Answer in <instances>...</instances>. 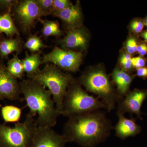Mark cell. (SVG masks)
Segmentation results:
<instances>
[{
  "label": "cell",
  "instance_id": "obj_1",
  "mask_svg": "<svg viewBox=\"0 0 147 147\" xmlns=\"http://www.w3.org/2000/svg\"><path fill=\"white\" fill-rule=\"evenodd\" d=\"M62 135L67 143L88 146L100 142L110 133L111 124L103 113L93 112L68 117Z\"/></svg>",
  "mask_w": 147,
  "mask_h": 147
},
{
  "label": "cell",
  "instance_id": "obj_2",
  "mask_svg": "<svg viewBox=\"0 0 147 147\" xmlns=\"http://www.w3.org/2000/svg\"><path fill=\"white\" fill-rule=\"evenodd\" d=\"M21 93L24 96L29 114L35 117L38 127H53L56 125L58 113L51 92L32 79H24L19 83Z\"/></svg>",
  "mask_w": 147,
  "mask_h": 147
},
{
  "label": "cell",
  "instance_id": "obj_3",
  "mask_svg": "<svg viewBox=\"0 0 147 147\" xmlns=\"http://www.w3.org/2000/svg\"><path fill=\"white\" fill-rule=\"evenodd\" d=\"M29 79L45 87L52 94L56 109L61 115L65 96L67 89L73 82L71 76L63 73L53 64H47Z\"/></svg>",
  "mask_w": 147,
  "mask_h": 147
},
{
  "label": "cell",
  "instance_id": "obj_4",
  "mask_svg": "<svg viewBox=\"0 0 147 147\" xmlns=\"http://www.w3.org/2000/svg\"><path fill=\"white\" fill-rule=\"evenodd\" d=\"M102 108L106 109L104 102L87 94L79 84L73 81L65 96L61 115L69 117Z\"/></svg>",
  "mask_w": 147,
  "mask_h": 147
},
{
  "label": "cell",
  "instance_id": "obj_5",
  "mask_svg": "<svg viewBox=\"0 0 147 147\" xmlns=\"http://www.w3.org/2000/svg\"><path fill=\"white\" fill-rule=\"evenodd\" d=\"M34 117L28 113L23 122L13 127L0 123V147H31L38 127Z\"/></svg>",
  "mask_w": 147,
  "mask_h": 147
},
{
  "label": "cell",
  "instance_id": "obj_6",
  "mask_svg": "<svg viewBox=\"0 0 147 147\" xmlns=\"http://www.w3.org/2000/svg\"><path fill=\"white\" fill-rule=\"evenodd\" d=\"M81 82L88 90L97 94L102 98V101L108 111L115 108L118 100L104 71L99 70L90 72L82 76Z\"/></svg>",
  "mask_w": 147,
  "mask_h": 147
},
{
  "label": "cell",
  "instance_id": "obj_7",
  "mask_svg": "<svg viewBox=\"0 0 147 147\" xmlns=\"http://www.w3.org/2000/svg\"><path fill=\"white\" fill-rule=\"evenodd\" d=\"M82 59L81 52L55 46L50 53L44 55L42 58V63H52L60 69L75 72L79 69Z\"/></svg>",
  "mask_w": 147,
  "mask_h": 147
},
{
  "label": "cell",
  "instance_id": "obj_8",
  "mask_svg": "<svg viewBox=\"0 0 147 147\" xmlns=\"http://www.w3.org/2000/svg\"><path fill=\"white\" fill-rule=\"evenodd\" d=\"M12 9L14 19L26 33L29 32L35 21L42 16L36 1L34 0L17 1Z\"/></svg>",
  "mask_w": 147,
  "mask_h": 147
},
{
  "label": "cell",
  "instance_id": "obj_9",
  "mask_svg": "<svg viewBox=\"0 0 147 147\" xmlns=\"http://www.w3.org/2000/svg\"><path fill=\"white\" fill-rule=\"evenodd\" d=\"M21 92L17 79L7 71L6 67L0 64V100L14 101L20 99Z\"/></svg>",
  "mask_w": 147,
  "mask_h": 147
},
{
  "label": "cell",
  "instance_id": "obj_10",
  "mask_svg": "<svg viewBox=\"0 0 147 147\" xmlns=\"http://www.w3.org/2000/svg\"><path fill=\"white\" fill-rule=\"evenodd\" d=\"M66 143L62 134H59L52 127H37L31 147H65Z\"/></svg>",
  "mask_w": 147,
  "mask_h": 147
},
{
  "label": "cell",
  "instance_id": "obj_11",
  "mask_svg": "<svg viewBox=\"0 0 147 147\" xmlns=\"http://www.w3.org/2000/svg\"><path fill=\"white\" fill-rule=\"evenodd\" d=\"M147 97V90L136 89L127 95L126 97L119 104L117 113L124 114L125 112L137 115L142 119L141 108Z\"/></svg>",
  "mask_w": 147,
  "mask_h": 147
},
{
  "label": "cell",
  "instance_id": "obj_12",
  "mask_svg": "<svg viewBox=\"0 0 147 147\" xmlns=\"http://www.w3.org/2000/svg\"><path fill=\"white\" fill-rule=\"evenodd\" d=\"M60 44L63 47L67 49L83 50L86 47V35L82 29H72L61 40Z\"/></svg>",
  "mask_w": 147,
  "mask_h": 147
},
{
  "label": "cell",
  "instance_id": "obj_13",
  "mask_svg": "<svg viewBox=\"0 0 147 147\" xmlns=\"http://www.w3.org/2000/svg\"><path fill=\"white\" fill-rule=\"evenodd\" d=\"M118 122L115 127L117 136L122 139L135 136L141 132L142 128L136 123L135 121L126 118L123 114L117 113Z\"/></svg>",
  "mask_w": 147,
  "mask_h": 147
},
{
  "label": "cell",
  "instance_id": "obj_14",
  "mask_svg": "<svg viewBox=\"0 0 147 147\" xmlns=\"http://www.w3.org/2000/svg\"><path fill=\"white\" fill-rule=\"evenodd\" d=\"M52 15L58 17L69 26H79L82 19V12L78 4H72L61 11L55 12Z\"/></svg>",
  "mask_w": 147,
  "mask_h": 147
},
{
  "label": "cell",
  "instance_id": "obj_15",
  "mask_svg": "<svg viewBox=\"0 0 147 147\" xmlns=\"http://www.w3.org/2000/svg\"><path fill=\"white\" fill-rule=\"evenodd\" d=\"M113 81L121 95L126 94L132 81V77L125 71L117 69L113 74Z\"/></svg>",
  "mask_w": 147,
  "mask_h": 147
},
{
  "label": "cell",
  "instance_id": "obj_16",
  "mask_svg": "<svg viewBox=\"0 0 147 147\" xmlns=\"http://www.w3.org/2000/svg\"><path fill=\"white\" fill-rule=\"evenodd\" d=\"M24 72L30 78L39 70L40 65L42 64V59L38 54L29 55L26 52V57L22 61Z\"/></svg>",
  "mask_w": 147,
  "mask_h": 147
},
{
  "label": "cell",
  "instance_id": "obj_17",
  "mask_svg": "<svg viewBox=\"0 0 147 147\" xmlns=\"http://www.w3.org/2000/svg\"><path fill=\"white\" fill-rule=\"evenodd\" d=\"M21 40L18 38H6L0 41V58L6 59L14 52H20Z\"/></svg>",
  "mask_w": 147,
  "mask_h": 147
},
{
  "label": "cell",
  "instance_id": "obj_18",
  "mask_svg": "<svg viewBox=\"0 0 147 147\" xmlns=\"http://www.w3.org/2000/svg\"><path fill=\"white\" fill-rule=\"evenodd\" d=\"M5 34L8 37L19 35L18 29L14 24L11 12L0 14V34Z\"/></svg>",
  "mask_w": 147,
  "mask_h": 147
},
{
  "label": "cell",
  "instance_id": "obj_19",
  "mask_svg": "<svg viewBox=\"0 0 147 147\" xmlns=\"http://www.w3.org/2000/svg\"><path fill=\"white\" fill-rule=\"evenodd\" d=\"M1 113L5 123H16L21 118L22 110L14 105H5L1 107Z\"/></svg>",
  "mask_w": 147,
  "mask_h": 147
},
{
  "label": "cell",
  "instance_id": "obj_20",
  "mask_svg": "<svg viewBox=\"0 0 147 147\" xmlns=\"http://www.w3.org/2000/svg\"><path fill=\"white\" fill-rule=\"evenodd\" d=\"M7 69L11 75L16 79H22L24 72L22 61L18 55H13V57L9 61Z\"/></svg>",
  "mask_w": 147,
  "mask_h": 147
},
{
  "label": "cell",
  "instance_id": "obj_21",
  "mask_svg": "<svg viewBox=\"0 0 147 147\" xmlns=\"http://www.w3.org/2000/svg\"><path fill=\"white\" fill-rule=\"evenodd\" d=\"M42 24V32L45 36H59L61 35V30L57 21L40 20Z\"/></svg>",
  "mask_w": 147,
  "mask_h": 147
},
{
  "label": "cell",
  "instance_id": "obj_22",
  "mask_svg": "<svg viewBox=\"0 0 147 147\" xmlns=\"http://www.w3.org/2000/svg\"><path fill=\"white\" fill-rule=\"evenodd\" d=\"M24 45L26 48L32 52L39 51L41 48L45 47L42 40L36 35L30 36Z\"/></svg>",
  "mask_w": 147,
  "mask_h": 147
},
{
  "label": "cell",
  "instance_id": "obj_23",
  "mask_svg": "<svg viewBox=\"0 0 147 147\" xmlns=\"http://www.w3.org/2000/svg\"><path fill=\"white\" fill-rule=\"evenodd\" d=\"M36 1L42 16L53 14V0H37Z\"/></svg>",
  "mask_w": 147,
  "mask_h": 147
},
{
  "label": "cell",
  "instance_id": "obj_24",
  "mask_svg": "<svg viewBox=\"0 0 147 147\" xmlns=\"http://www.w3.org/2000/svg\"><path fill=\"white\" fill-rule=\"evenodd\" d=\"M72 5L68 0H53V13L63 10Z\"/></svg>",
  "mask_w": 147,
  "mask_h": 147
},
{
  "label": "cell",
  "instance_id": "obj_25",
  "mask_svg": "<svg viewBox=\"0 0 147 147\" xmlns=\"http://www.w3.org/2000/svg\"><path fill=\"white\" fill-rule=\"evenodd\" d=\"M17 2V1L13 0H0V10L11 12Z\"/></svg>",
  "mask_w": 147,
  "mask_h": 147
},
{
  "label": "cell",
  "instance_id": "obj_26",
  "mask_svg": "<svg viewBox=\"0 0 147 147\" xmlns=\"http://www.w3.org/2000/svg\"><path fill=\"white\" fill-rule=\"evenodd\" d=\"M138 46L137 40L135 38H129L127 40L126 45V50L128 54L131 55L137 52Z\"/></svg>",
  "mask_w": 147,
  "mask_h": 147
},
{
  "label": "cell",
  "instance_id": "obj_27",
  "mask_svg": "<svg viewBox=\"0 0 147 147\" xmlns=\"http://www.w3.org/2000/svg\"><path fill=\"white\" fill-rule=\"evenodd\" d=\"M120 63L125 69L129 70L132 67L131 64V55L129 54H125L122 55L121 58Z\"/></svg>",
  "mask_w": 147,
  "mask_h": 147
},
{
  "label": "cell",
  "instance_id": "obj_28",
  "mask_svg": "<svg viewBox=\"0 0 147 147\" xmlns=\"http://www.w3.org/2000/svg\"><path fill=\"white\" fill-rule=\"evenodd\" d=\"M144 24L141 20H136L132 21L131 24V30L135 33L138 34L143 30Z\"/></svg>",
  "mask_w": 147,
  "mask_h": 147
},
{
  "label": "cell",
  "instance_id": "obj_29",
  "mask_svg": "<svg viewBox=\"0 0 147 147\" xmlns=\"http://www.w3.org/2000/svg\"><path fill=\"white\" fill-rule=\"evenodd\" d=\"M131 64L132 67L138 69L145 66L146 65V61L142 57L131 58Z\"/></svg>",
  "mask_w": 147,
  "mask_h": 147
},
{
  "label": "cell",
  "instance_id": "obj_30",
  "mask_svg": "<svg viewBox=\"0 0 147 147\" xmlns=\"http://www.w3.org/2000/svg\"><path fill=\"white\" fill-rule=\"evenodd\" d=\"M137 52L141 57L144 56L147 54V45L145 43H142L138 45Z\"/></svg>",
  "mask_w": 147,
  "mask_h": 147
},
{
  "label": "cell",
  "instance_id": "obj_31",
  "mask_svg": "<svg viewBox=\"0 0 147 147\" xmlns=\"http://www.w3.org/2000/svg\"><path fill=\"white\" fill-rule=\"evenodd\" d=\"M137 76L142 78H145L147 77V67H143L137 69Z\"/></svg>",
  "mask_w": 147,
  "mask_h": 147
},
{
  "label": "cell",
  "instance_id": "obj_32",
  "mask_svg": "<svg viewBox=\"0 0 147 147\" xmlns=\"http://www.w3.org/2000/svg\"><path fill=\"white\" fill-rule=\"evenodd\" d=\"M142 36L147 42V30L143 32L142 34Z\"/></svg>",
  "mask_w": 147,
  "mask_h": 147
},
{
  "label": "cell",
  "instance_id": "obj_33",
  "mask_svg": "<svg viewBox=\"0 0 147 147\" xmlns=\"http://www.w3.org/2000/svg\"><path fill=\"white\" fill-rule=\"evenodd\" d=\"M145 25H146V27H147V17L146 18V20H145Z\"/></svg>",
  "mask_w": 147,
  "mask_h": 147
},
{
  "label": "cell",
  "instance_id": "obj_34",
  "mask_svg": "<svg viewBox=\"0 0 147 147\" xmlns=\"http://www.w3.org/2000/svg\"><path fill=\"white\" fill-rule=\"evenodd\" d=\"M1 63H2L1 62V59H0V64H1Z\"/></svg>",
  "mask_w": 147,
  "mask_h": 147
},
{
  "label": "cell",
  "instance_id": "obj_35",
  "mask_svg": "<svg viewBox=\"0 0 147 147\" xmlns=\"http://www.w3.org/2000/svg\"><path fill=\"white\" fill-rule=\"evenodd\" d=\"M1 104H0V107H1Z\"/></svg>",
  "mask_w": 147,
  "mask_h": 147
}]
</instances>
